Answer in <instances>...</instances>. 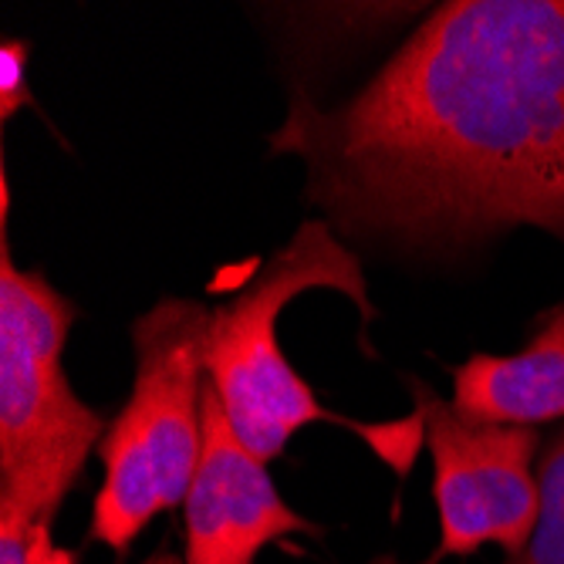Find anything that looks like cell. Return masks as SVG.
I'll return each instance as SVG.
<instances>
[{
  "label": "cell",
  "mask_w": 564,
  "mask_h": 564,
  "mask_svg": "<svg viewBox=\"0 0 564 564\" xmlns=\"http://www.w3.org/2000/svg\"><path fill=\"white\" fill-rule=\"evenodd\" d=\"M78 307L44 274L21 271L0 243V474L47 453H91L106 420L62 372Z\"/></svg>",
  "instance_id": "obj_4"
},
{
  "label": "cell",
  "mask_w": 564,
  "mask_h": 564,
  "mask_svg": "<svg viewBox=\"0 0 564 564\" xmlns=\"http://www.w3.org/2000/svg\"><path fill=\"white\" fill-rule=\"evenodd\" d=\"M210 322L214 307L166 297L132 325L135 382L98 443L106 484L91 510V538L119 554L193 487L203 453Z\"/></svg>",
  "instance_id": "obj_3"
},
{
  "label": "cell",
  "mask_w": 564,
  "mask_h": 564,
  "mask_svg": "<svg viewBox=\"0 0 564 564\" xmlns=\"http://www.w3.org/2000/svg\"><path fill=\"white\" fill-rule=\"evenodd\" d=\"M28 41H0V119H11L18 109L31 106L28 91Z\"/></svg>",
  "instance_id": "obj_9"
},
{
  "label": "cell",
  "mask_w": 564,
  "mask_h": 564,
  "mask_svg": "<svg viewBox=\"0 0 564 564\" xmlns=\"http://www.w3.org/2000/svg\"><path fill=\"white\" fill-rule=\"evenodd\" d=\"M541 477V514L528 547L507 564H564V433L547 449Z\"/></svg>",
  "instance_id": "obj_8"
},
{
  "label": "cell",
  "mask_w": 564,
  "mask_h": 564,
  "mask_svg": "<svg viewBox=\"0 0 564 564\" xmlns=\"http://www.w3.org/2000/svg\"><path fill=\"white\" fill-rule=\"evenodd\" d=\"M413 395L433 453V497L440 510V551L426 564L449 554H474L480 544H500L507 557L521 554L541 514L538 433L464 420L420 382Z\"/></svg>",
  "instance_id": "obj_5"
},
{
  "label": "cell",
  "mask_w": 564,
  "mask_h": 564,
  "mask_svg": "<svg viewBox=\"0 0 564 564\" xmlns=\"http://www.w3.org/2000/svg\"><path fill=\"white\" fill-rule=\"evenodd\" d=\"M453 409L494 426L551 423L564 416V304L538 322L518 355H474L453 372Z\"/></svg>",
  "instance_id": "obj_7"
},
{
  "label": "cell",
  "mask_w": 564,
  "mask_h": 564,
  "mask_svg": "<svg viewBox=\"0 0 564 564\" xmlns=\"http://www.w3.org/2000/svg\"><path fill=\"white\" fill-rule=\"evenodd\" d=\"M183 510V564H253L278 538L318 534L281 500L268 464L243 446L210 382H203V453Z\"/></svg>",
  "instance_id": "obj_6"
},
{
  "label": "cell",
  "mask_w": 564,
  "mask_h": 564,
  "mask_svg": "<svg viewBox=\"0 0 564 564\" xmlns=\"http://www.w3.org/2000/svg\"><path fill=\"white\" fill-rule=\"evenodd\" d=\"M271 149L348 227L564 234V0L443 4L341 109L297 95Z\"/></svg>",
  "instance_id": "obj_1"
},
{
  "label": "cell",
  "mask_w": 564,
  "mask_h": 564,
  "mask_svg": "<svg viewBox=\"0 0 564 564\" xmlns=\"http://www.w3.org/2000/svg\"><path fill=\"white\" fill-rule=\"evenodd\" d=\"M0 564H75V557L51 541V524H37L21 534H0Z\"/></svg>",
  "instance_id": "obj_10"
},
{
  "label": "cell",
  "mask_w": 564,
  "mask_h": 564,
  "mask_svg": "<svg viewBox=\"0 0 564 564\" xmlns=\"http://www.w3.org/2000/svg\"><path fill=\"white\" fill-rule=\"evenodd\" d=\"M332 288L355 301L362 322H372V301L366 294L362 264L355 261L322 220H307L264 268L247 281L224 307H214L207 335V382L224 402V413L243 446L258 459H274L284 443L312 423L348 426L366 436L399 474L413 467L420 443L426 440L423 416L405 423L366 426L335 416L315 399L284 358L278 345V318L284 307L304 294Z\"/></svg>",
  "instance_id": "obj_2"
}]
</instances>
